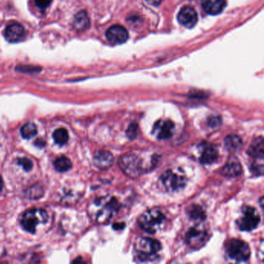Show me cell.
I'll use <instances>...</instances> for the list:
<instances>
[{"label": "cell", "mask_w": 264, "mask_h": 264, "mask_svg": "<svg viewBox=\"0 0 264 264\" xmlns=\"http://www.w3.org/2000/svg\"><path fill=\"white\" fill-rule=\"evenodd\" d=\"M18 165L23 167L26 171H30L31 169L33 168V163L31 160L28 159L27 157H23V158H19L17 160Z\"/></svg>", "instance_id": "obj_26"}, {"label": "cell", "mask_w": 264, "mask_h": 264, "mask_svg": "<svg viewBox=\"0 0 264 264\" xmlns=\"http://www.w3.org/2000/svg\"><path fill=\"white\" fill-rule=\"evenodd\" d=\"M248 153L254 158L261 161L264 160V139L262 137L257 138L251 143L248 149Z\"/></svg>", "instance_id": "obj_18"}, {"label": "cell", "mask_w": 264, "mask_h": 264, "mask_svg": "<svg viewBox=\"0 0 264 264\" xmlns=\"http://www.w3.org/2000/svg\"><path fill=\"white\" fill-rule=\"evenodd\" d=\"M208 125L212 128H217L222 123V119L219 116H211L207 119Z\"/></svg>", "instance_id": "obj_29"}, {"label": "cell", "mask_w": 264, "mask_h": 264, "mask_svg": "<svg viewBox=\"0 0 264 264\" xmlns=\"http://www.w3.org/2000/svg\"><path fill=\"white\" fill-rule=\"evenodd\" d=\"M95 166L100 170L109 168L114 163V157L110 152L106 150H98L94 154Z\"/></svg>", "instance_id": "obj_15"}, {"label": "cell", "mask_w": 264, "mask_h": 264, "mask_svg": "<svg viewBox=\"0 0 264 264\" xmlns=\"http://www.w3.org/2000/svg\"><path fill=\"white\" fill-rule=\"evenodd\" d=\"M201 6L207 14L217 15L224 10L226 0H201Z\"/></svg>", "instance_id": "obj_17"}, {"label": "cell", "mask_w": 264, "mask_h": 264, "mask_svg": "<svg viewBox=\"0 0 264 264\" xmlns=\"http://www.w3.org/2000/svg\"><path fill=\"white\" fill-rule=\"evenodd\" d=\"M178 19L182 25L187 28H192L196 25L198 22L197 12L194 8L185 6L182 8L179 12Z\"/></svg>", "instance_id": "obj_13"}, {"label": "cell", "mask_w": 264, "mask_h": 264, "mask_svg": "<svg viewBox=\"0 0 264 264\" xmlns=\"http://www.w3.org/2000/svg\"><path fill=\"white\" fill-rule=\"evenodd\" d=\"M73 26H74V28L79 32L81 31L82 32V31L88 29L90 26V20H89L86 12L83 10V11L79 12L75 16Z\"/></svg>", "instance_id": "obj_19"}, {"label": "cell", "mask_w": 264, "mask_h": 264, "mask_svg": "<svg viewBox=\"0 0 264 264\" xmlns=\"http://www.w3.org/2000/svg\"><path fill=\"white\" fill-rule=\"evenodd\" d=\"M251 173H253L256 176H262L264 174V164L253 163L250 166Z\"/></svg>", "instance_id": "obj_27"}, {"label": "cell", "mask_w": 264, "mask_h": 264, "mask_svg": "<svg viewBox=\"0 0 264 264\" xmlns=\"http://www.w3.org/2000/svg\"><path fill=\"white\" fill-rule=\"evenodd\" d=\"M263 201H264V198L261 197V201H260V204H261V209H263Z\"/></svg>", "instance_id": "obj_36"}, {"label": "cell", "mask_w": 264, "mask_h": 264, "mask_svg": "<svg viewBox=\"0 0 264 264\" xmlns=\"http://www.w3.org/2000/svg\"><path fill=\"white\" fill-rule=\"evenodd\" d=\"M161 182L166 192H174L185 187L186 178L183 174L168 170L161 175Z\"/></svg>", "instance_id": "obj_7"}, {"label": "cell", "mask_w": 264, "mask_h": 264, "mask_svg": "<svg viewBox=\"0 0 264 264\" xmlns=\"http://www.w3.org/2000/svg\"><path fill=\"white\" fill-rule=\"evenodd\" d=\"M35 144L38 146V147H40V148H42V147H44V146L45 145V143H44V141L43 140H36Z\"/></svg>", "instance_id": "obj_33"}, {"label": "cell", "mask_w": 264, "mask_h": 264, "mask_svg": "<svg viewBox=\"0 0 264 264\" xmlns=\"http://www.w3.org/2000/svg\"><path fill=\"white\" fill-rule=\"evenodd\" d=\"M147 2L148 3L151 4L153 6H157L161 4V0H147Z\"/></svg>", "instance_id": "obj_32"}, {"label": "cell", "mask_w": 264, "mask_h": 264, "mask_svg": "<svg viewBox=\"0 0 264 264\" xmlns=\"http://www.w3.org/2000/svg\"><path fill=\"white\" fill-rule=\"evenodd\" d=\"M106 38L113 44H122L128 40L127 30L123 26L114 25L110 27L105 33Z\"/></svg>", "instance_id": "obj_11"}, {"label": "cell", "mask_w": 264, "mask_h": 264, "mask_svg": "<svg viewBox=\"0 0 264 264\" xmlns=\"http://www.w3.org/2000/svg\"><path fill=\"white\" fill-rule=\"evenodd\" d=\"M4 35L9 42H20L25 37V30L21 24L14 23L6 27Z\"/></svg>", "instance_id": "obj_14"}, {"label": "cell", "mask_w": 264, "mask_h": 264, "mask_svg": "<svg viewBox=\"0 0 264 264\" xmlns=\"http://www.w3.org/2000/svg\"><path fill=\"white\" fill-rule=\"evenodd\" d=\"M119 203L114 197L96 199L91 207V214L99 223H105L113 218L119 209Z\"/></svg>", "instance_id": "obj_1"}, {"label": "cell", "mask_w": 264, "mask_h": 264, "mask_svg": "<svg viewBox=\"0 0 264 264\" xmlns=\"http://www.w3.org/2000/svg\"><path fill=\"white\" fill-rule=\"evenodd\" d=\"M53 138L56 144L61 146L65 145L68 141V132L66 129H58L53 133Z\"/></svg>", "instance_id": "obj_23"}, {"label": "cell", "mask_w": 264, "mask_h": 264, "mask_svg": "<svg viewBox=\"0 0 264 264\" xmlns=\"http://www.w3.org/2000/svg\"><path fill=\"white\" fill-rule=\"evenodd\" d=\"M119 165L123 172L131 178H137L144 172L143 161L136 154L129 153L119 158Z\"/></svg>", "instance_id": "obj_4"}, {"label": "cell", "mask_w": 264, "mask_h": 264, "mask_svg": "<svg viewBox=\"0 0 264 264\" xmlns=\"http://www.w3.org/2000/svg\"><path fill=\"white\" fill-rule=\"evenodd\" d=\"M16 71H23L26 73H36L40 71V68L33 66H18L16 67Z\"/></svg>", "instance_id": "obj_30"}, {"label": "cell", "mask_w": 264, "mask_h": 264, "mask_svg": "<svg viewBox=\"0 0 264 264\" xmlns=\"http://www.w3.org/2000/svg\"><path fill=\"white\" fill-rule=\"evenodd\" d=\"M43 194H44V191L40 185H35L28 191V197L31 198H38L43 196Z\"/></svg>", "instance_id": "obj_25"}, {"label": "cell", "mask_w": 264, "mask_h": 264, "mask_svg": "<svg viewBox=\"0 0 264 264\" xmlns=\"http://www.w3.org/2000/svg\"><path fill=\"white\" fill-rule=\"evenodd\" d=\"M200 157L199 161L203 165H212L218 159V150L214 146L204 143L199 146Z\"/></svg>", "instance_id": "obj_12"}, {"label": "cell", "mask_w": 264, "mask_h": 264, "mask_svg": "<svg viewBox=\"0 0 264 264\" xmlns=\"http://www.w3.org/2000/svg\"><path fill=\"white\" fill-rule=\"evenodd\" d=\"M261 222V216L257 210L250 206L243 209V216L238 220L237 224L242 231H249L257 228Z\"/></svg>", "instance_id": "obj_8"}, {"label": "cell", "mask_w": 264, "mask_h": 264, "mask_svg": "<svg viewBox=\"0 0 264 264\" xmlns=\"http://www.w3.org/2000/svg\"><path fill=\"white\" fill-rule=\"evenodd\" d=\"M161 249V243L157 239L140 238L136 243L137 257L142 262H149L157 259Z\"/></svg>", "instance_id": "obj_3"}, {"label": "cell", "mask_w": 264, "mask_h": 264, "mask_svg": "<svg viewBox=\"0 0 264 264\" xmlns=\"http://www.w3.org/2000/svg\"><path fill=\"white\" fill-rule=\"evenodd\" d=\"M166 220L165 214L159 209L146 211L139 218L140 228L149 234H154L162 227Z\"/></svg>", "instance_id": "obj_2"}, {"label": "cell", "mask_w": 264, "mask_h": 264, "mask_svg": "<svg viewBox=\"0 0 264 264\" xmlns=\"http://www.w3.org/2000/svg\"><path fill=\"white\" fill-rule=\"evenodd\" d=\"M188 214L190 218L195 221H203L206 217L204 209L198 205H193L190 207L188 209Z\"/></svg>", "instance_id": "obj_22"}, {"label": "cell", "mask_w": 264, "mask_h": 264, "mask_svg": "<svg viewBox=\"0 0 264 264\" xmlns=\"http://www.w3.org/2000/svg\"><path fill=\"white\" fill-rule=\"evenodd\" d=\"M243 141L237 135L230 134L225 138V147L230 152H236L241 149Z\"/></svg>", "instance_id": "obj_20"}, {"label": "cell", "mask_w": 264, "mask_h": 264, "mask_svg": "<svg viewBox=\"0 0 264 264\" xmlns=\"http://www.w3.org/2000/svg\"><path fill=\"white\" fill-rule=\"evenodd\" d=\"M4 186V182L3 180H2V177H0V192L2 191V188H3Z\"/></svg>", "instance_id": "obj_35"}, {"label": "cell", "mask_w": 264, "mask_h": 264, "mask_svg": "<svg viewBox=\"0 0 264 264\" xmlns=\"http://www.w3.org/2000/svg\"><path fill=\"white\" fill-rule=\"evenodd\" d=\"M48 220V214L44 209H31L23 214L21 226L31 233H34L36 226L44 224Z\"/></svg>", "instance_id": "obj_5"}, {"label": "cell", "mask_w": 264, "mask_h": 264, "mask_svg": "<svg viewBox=\"0 0 264 264\" xmlns=\"http://www.w3.org/2000/svg\"><path fill=\"white\" fill-rule=\"evenodd\" d=\"M241 164L236 157H230L228 162L222 169V174L228 178H235L242 173Z\"/></svg>", "instance_id": "obj_16"}, {"label": "cell", "mask_w": 264, "mask_h": 264, "mask_svg": "<svg viewBox=\"0 0 264 264\" xmlns=\"http://www.w3.org/2000/svg\"><path fill=\"white\" fill-rule=\"evenodd\" d=\"M138 125L136 123H131L127 130V136L129 139L133 140L137 136Z\"/></svg>", "instance_id": "obj_28"}, {"label": "cell", "mask_w": 264, "mask_h": 264, "mask_svg": "<svg viewBox=\"0 0 264 264\" xmlns=\"http://www.w3.org/2000/svg\"><path fill=\"white\" fill-rule=\"evenodd\" d=\"M124 224H122V223H119V224H118V223H116V224L113 225V229L114 230H121L122 227H120V226H124Z\"/></svg>", "instance_id": "obj_34"}, {"label": "cell", "mask_w": 264, "mask_h": 264, "mask_svg": "<svg viewBox=\"0 0 264 264\" xmlns=\"http://www.w3.org/2000/svg\"><path fill=\"white\" fill-rule=\"evenodd\" d=\"M226 253L232 261L246 262L250 257V249L246 242L240 239H232L226 247Z\"/></svg>", "instance_id": "obj_6"}, {"label": "cell", "mask_w": 264, "mask_h": 264, "mask_svg": "<svg viewBox=\"0 0 264 264\" xmlns=\"http://www.w3.org/2000/svg\"><path fill=\"white\" fill-rule=\"evenodd\" d=\"M37 133V128L33 123H26L21 128V135L24 139H31L36 136Z\"/></svg>", "instance_id": "obj_24"}, {"label": "cell", "mask_w": 264, "mask_h": 264, "mask_svg": "<svg viewBox=\"0 0 264 264\" xmlns=\"http://www.w3.org/2000/svg\"><path fill=\"white\" fill-rule=\"evenodd\" d=\"M208 236V232L203 226H196L188 230L186 234V242L193 249H199L205 245Z\"/></svg>", "instance_id": "obj_9"}, {"label": "cell", "mask_w": 264, "mask_h": 264, "mask_svg": "<svg viewBox=\"0 0 264 264\" xmlns=\"http://www.w3.org/2000/svg\"><path fill=\"white\" fill-rule=\"evenodd\" d=\"M35 3L40 9H46L50 6L51 0H35Z\"/></svg>", "instance_id": "obj_31"}, {"label": "cell", "mask_w": 264, "mask_h": 264, "mask_svg": "<svg viewBox=\"0 0 264 264\" xmlns=\"http://www.w3.org/2000/svg\"><path fill=\"white\" fill-rule=\"evenodd\" d=\"M174 123L170 120H159L154 124L153 134L158 140H167L172 136Z\"/></svg>", "instance_id": "obj_10"}, {"label": "cell", "mask_w": 264, "mask_h": 264, "mask_svg": "<svg viewBox=\"0 0 264 264\" xmlns=\"http://www.w3.org/2000/svg\"><path fill=\"white\" fill-rule=\"evenodd\" d=\"M71 161L65 156L58 157L54 161V167L59 172H66L71 168Z\"/></svg>", "instance_id": "obj_21"}]
</instances>
